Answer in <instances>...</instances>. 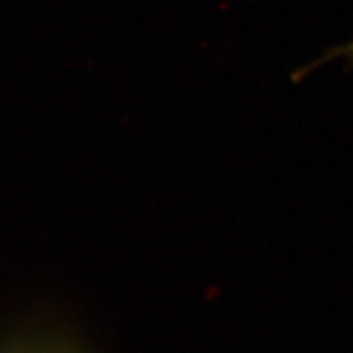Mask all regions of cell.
I'll return each mask as SVG.
<instances>
[{
  "instance_id": "obj_1",
  "label": "cell",
  "mask_w": 353,
  "mask_h": 353,
  "mask_svg": "<svg viewBox=\"0 0 353 353\" xmlns=\"http://www.w3.org/2000/svg\"><path fill=\"white\" fill-rule=\"evenodd\" d=\"M0 353H67L59 345L50 343H36V341H26V343H14L8 347H2Z\"/></svg>"
},
{
  "instance_id": "obj_2",
  "label": "cell",
  "mask_w": 353,
  "mask_h": 353,
  "mask_svg": "<svg viewBox=\"0 0 353 353\" xmlns=\"http://www.w3.org/2000/svg\"><path fill=\"white\" fill-rule=\"evenodd\" d=\"M336 59H345L347 63L353 65V39L352 41H347V43H341L338 48H334V50L326 51L316 65H322V63H328V61H336Z\"/></svg>"
}]
</instances>
